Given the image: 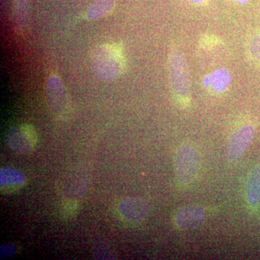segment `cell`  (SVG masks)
I'll return each instance as SVG.
<instances>
[{
    "label": "cell",
    "instance_id": "4fadbf2b",
    "mask_svg": "<svg viewBox=\"0 0 260 260\" xmlns=\"http://www.w3.org/2000/svg\"><path fill=\"white\" fill-rule=\"evenodd\" d=\"M186 1L195 5H203L206 3V0H186Z\"/></svg>",
    "mask_w": 260,
    "mask_h": 260
},
{
    "label": "cell",
    "instance_id": "8fae6325",
    "mask_svg": "<svg viewBox=\"0 0 260 260\" xmlns=\"http://www.w3.org/2000/svg\"><path fill=\"white\" fill-rule=\"evenodd\" d=\"M80 210V204L76 199L68 198L61 206V216L65 220H70L78 215Z\"/></svg>",
    "mask_w": 260,
    "mask_h": 260
},
{
    "label": "cell",
    "instance_id": "52a82bcc",
    "mask_svg": "<svg viewBox=\"0 0 260 260\" xmlns=\"http://www.w3.org/2000/svg\"><path fill=\"white\" fill-rule=\"evenodd\" d=\"M232 82V75L230 70L225 68H220L205 75L203 84L210 93L221 94L228 90Z\"/></svg>",
    "mask_w": 260,
    "mask_h": 260
},
{
    "label": "cell",
    "instance_id": "277c9868",
    "mask_svg": "<svg viewBox=\"0 0 260 260\" xmlns=\"http://www.w3.org/2000/svg\"><path fill=\"white\" fill-rule=\"evenodd\" d=\"M7 141L13 151L20 154L28 153L37 146L38 135L32 126L23 124L11 130Z\"/></svg>",
    "mask_w": 260,
    "mask_h": 260
},
{
    "label": "cell",
    "instance_id": "7c38bea8",
    "mask_svg": "<svg viewBox=\"0 0 260 260\" xmlns=\"http://www.w3.org/2000/svg\"><path fill=\"white\" fill-rule=\"evenodd\" d=\"M248 51L252 59L260 61V32L251 38L248 44Z\"/></svg>",
    "mask_w": 260,
    "mask_h": 260
},
{
    "label": "cell",
    "instance_id": "3957f363",
    "mask_svg": "<svg viewBox=\"0 0 260 260\" xmlns=\"http://www.w3.org/2000/svg\"><path fill=\"white\" fill-rule=\"evenodd\" d=\"M198 167L196 149L189 144L181 145L178 149L174 160V169L179 182L188 184L194 179Z\"/></svg>",
    "mask_w": 260,
    "mask_h": 260
},
{
    "label": "cell",
    "instance_id": "5bb4252c",
    "mask_svg": "<svg viewBox=\"0 0 260 260\" xmlns=\"http://www.w3.org/2000/svg\"><path fill=\"white\" fill-rule=\"evenodd\" d=\"M232 1L236 2V3H239V4H245L249 0H232Z\"/></svg>",
    "mask_w": 260,
    "mask_h": 260
},
{
    "label": "cell",
    "instance_id": "9c48e42d",
    "mask_svg": "<svg viewBox=\"0 0 260 260\" xmlns=\"http://www.w3.org/2000/svg\"><path fill=\"white\" fill-rule=\"evenodd\" d=\"M26 182L23 172L13 168H4L1 170V189L4 193L14 192L21 189Z\"/></svg>",
    "mask_w": 260,
    "mask_h": 260
},
{
    "label": "cell",
    "instance_id": "6da1fadb",
    "mask_svg": "<svg viewBox=\"0 0 260 260\" xmlns=\"http://www.w3.org/2000/svg\"><path fill=\"white\" fill-rule=\"evenodd\" d=\"M169 73L177 102L188 107L191 102L190 75L185 56L179 49L173 50L169 56Z\"/></svg>",
    "mask_w": 260,
    "mask_h": 260
},
{
    "label": "cell",
    "instance_id": "7a4b0ae2",
    "mask_svg": "<svg viewBox=\"0 0 260 260\" xmlns=\"http://www.w3.org/2000/svg\"><path fill=\"white\" fill-rule=\"evenodd\" d=\"M94 66L102 77L114 78L120 75L124 69L125 60L121 47L105 46L95 51Z\"/></svg>",
    "mask_w": 260,
    "mask_h": 260
},
{
    "label": "cell",
    "instance_id": "5b68a950",
    "mask_svg": "<svg viewBox=\"0 0 260 260\" xmlns=\"http://www.w3.org/2000/svg\"><path fill=\"white\" fill-rule=\"evenodd\" d=\"M254 135V129L250 124H245L233 133L226 148L228 160L237 162L242 158L250 145Z\"/></svg>",
    "mask_w": 260,
    "mask_h": 260
},
{
    "label": "cell",
    "instance_id": "ba28073f",
    "mask_svg": "<svg viewBox=\"0 0 260 260\" xmlns=\"http://www.w3.org/2000/svg\"><path fill=\"white\" fill-rule=\"evenodd\" d=\"M119 210L123 218L133 223L144 220L148 213L146 203L138 198H126L122 200L119 205Z\"/></svg>",
    "mask_w": 260,
    "mask_h": 260
},
{
    "label": "cell",
    "instance_id": "30bf717a",
    "mask_svg": "<svg viewBox=\"0 0 260 260\" xmlns=\"http://www.w3.org/2000/svg\"><path fill=\"white\" fill-rule=\"evenodd\" d=\"M246 197L248 203L256 207L260 200V166L251 172L246 184Z\"/></svg>",
    "mask_w": 260,
    "mask_h": 260
},
{
    "label": "cell",
    "instance_id": "8992f818",
    "mask_svg": "<svg viewBox=\"0 0 260 260\" xmlns=\"http://www.w3.org/2000/svg\"><path fill=\"white\" fill-rule=\"evenodd\" d=\"M205 218V211L202 207L189 205L177 210L174 216V221L179 229L189 230L199 226Z\"/></svg>",
    "mask_w": 260,
    "mask_h": 260
}]
</instances>
